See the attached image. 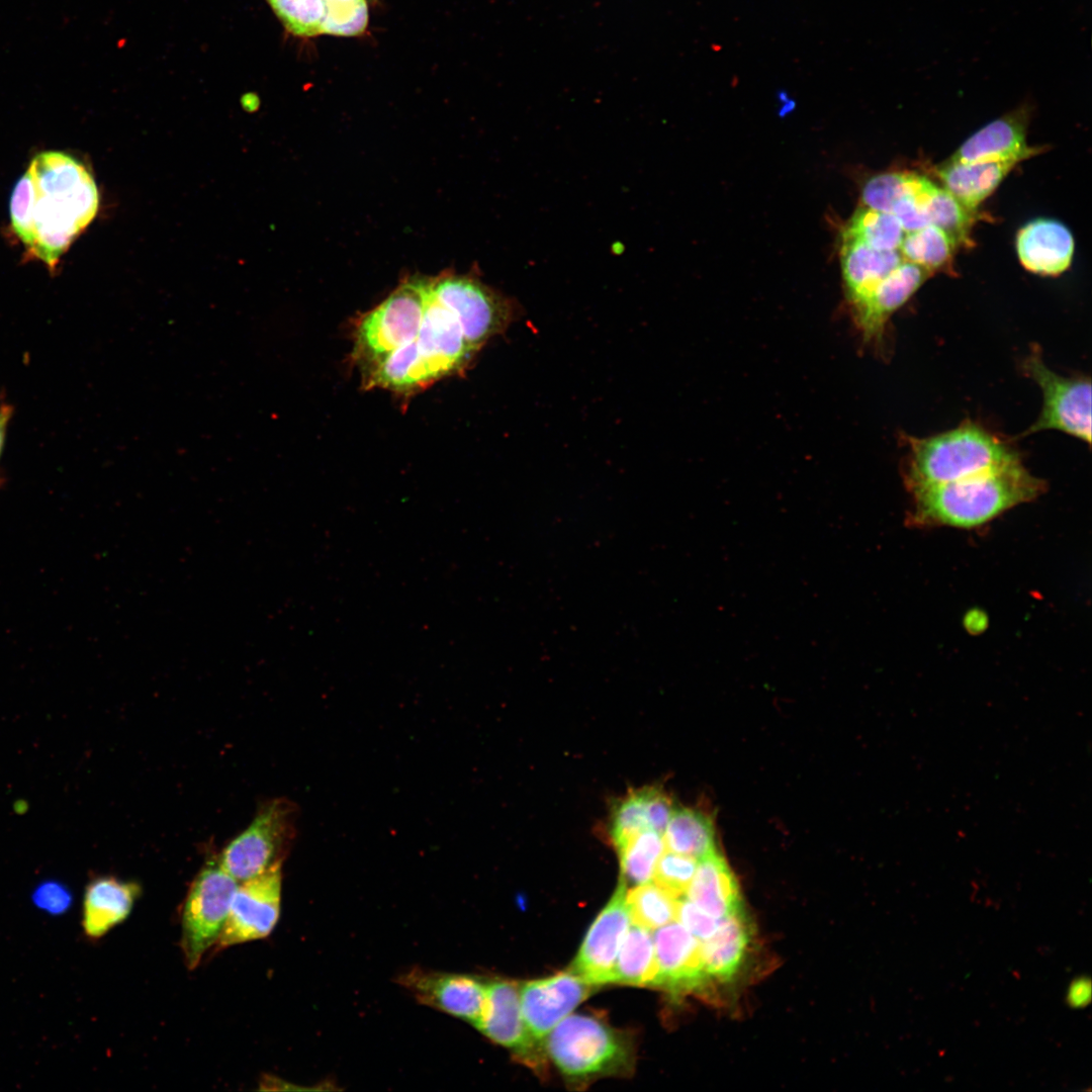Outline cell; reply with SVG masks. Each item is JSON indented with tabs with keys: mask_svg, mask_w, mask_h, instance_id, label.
I'll use <instances>...</instances> for the list:
<instances>
[{
	"mask_svg": "<svg viewBox=\"0 0 1092 1092\" xmlns=\"http://www.w3.org/2000/svg\"><path fill=\"white\" fill-rule=\"evenodd\" d=\"M28 170L36 192L30 250L53 268L96 215L98 192L87 169L61 152L36 155Z\"/></svg>",
	"mask_w": 1092,
	"mask_h": 1092,
	"instance_id": "cell-1",
	"label": "cell"
},
{
	"mask_svg": "<svg viewBox=\"0 0 1092 1092\" xmlns=\"http://www.w3.org/2000/svg\"><path fill=\"white\" fill-rule=\"evenodd\" d=\"M1043 487L1019 459L963 479L912 488L914 519L923 525L973 528L1035 498Z\"/></svg>",
	"mask_w": 1092,
	"mask_h": 1092,
	"instance_id": "cell-2",
	"label": "cell"
},
{
	"mask_svg": "<svg viewBox=\"0 0 1092 1092\" xmlns=\"http://www.w3.org/2000/svg\"><path fill=\"white\" fill-rule=\"evenodd\" d=\"M907 460L906 482L912 489L989 471L1019 456L994 434L967 423L934 436L909 438Z\"/></svg>",
	"mask_w": 1092,
	"mask_h": 1092,
	"instance_id": "cell-3",
	"label": "cell"
},
{
	"mask_svg": "<svg viewBox=\"0 0 1092 1092\" xmlns=\"http://www.w3.org/2000/svg\"><path fill=\"white\" fill-rule=\"evenodd\" d=\"M545 1053L569 1083L584 1085L600 1077L631 1071L633 1051L622 1032L602 1019L569 1014L549 1033Z\"/></svg>",
	"mask_w": 1092,
	"mask_h": 1092,
	"instance_id": "cell-4",
	"label": "cell"
},
{
	"mask_svg": "<svg viewBox=\"0 0 1092 1092\" xmlns=\"http://www.w3.org/2000/svg\"><path fill=\"white\" fill-rule=\"evenodd\" d=\"M429 278L411 277L358 323L354 358L369 371L394 350L414 342L419 334Z\"/></svg>",
	"mask_w": 1092,
	"mask_h": 1092,
	"instance_id": "cell-5",
	"label": "cell"
},
{
	"mask_svg": "<svg viewBox=\"0 0 1092 1092\" xmlns=\"http://www.w3.org/2000/svg\"><path fill=\"white\" fill-rule=\"evenodd\" d=\"M296 817L291 801L264 803L251 824L222 849L217 857L221 868L241 883L283 863L295 836Z\"/></svg>",
	"mask_w": 1092,
	"mask_h": 1092,
	"instance_id": "cell-6",
	"label": "cell"
},
{
	"mask_svg": "<svg viewBox=\"0 0 1092 1092\" xmlns=\"http://www.w3.org/2000/svg\"><path fill=\"white\" fill-rule=\"evenodd\" d=\"M239 883L211 857L194 878L181 915L180 945L189 970L215 945Z\"/></svg>",
	"mask_w": 1092,
	"mask_h": 1092,
	"instance_id": "cell-7",
	"label": "cell"
},
{
	"mask_svg": "<svg viewBox=\"0 0 1092 1092\" xmlns=\"http://www.w3.org/2000/svg\"><path fill=\"white\" fill-rule=\"evenodd\" d=\"M430 290L456 316L465 340L476 351L505 332L517 315L515 301L474 277L445 274L430 278Z\"/></svg>",
	"mask_w": 1092,
	"mask_h": 1092,
	"instance_id": "cell-8",
	"label": "cell"
},
{
	"mask_svg": "<svg viewBox=\"0 0 1092 1092\" xmlns=\"http://www.w3.org/2000/svg\"><path fill=\"white\" fill-rule=\"evenodd\" d=\"M1024 371L1040 387L1043 405L1026 434L1058 430L1091 443V382L1067 378L1052 371L1034 351L1023 363Z\"/></svg>",
	"mask_w": 1092,
	"mask_h": 1092,
	"instance_id": "cell-9",
	"label": "cell"
},
{
	"mask_svg": "<svg viewBox=\"0 0 1092 1092\" xmlns=\"http://www.w3.org/2000/svg\"><path fill=\"white\" fill-rule=\"evenodd\" d=\"M282 863L239 883L215 949L268 936L280 915Z\"/></svg>",
	"mask_w": 1092,
	"mask_h": 1092,
	"instance_id": "cell-10",
	"label": "cell"
},
{
	"mask_svg": "<svg viewBox=\"0 0 1092 1092\" xmlns=\"http://www.w3.org/2000/svg\"><path fill=\"white\" fill-rule=\"evenodd\" d=\"M475 1028L491 1041L510 1050L519 1062L535 1072L543 1074L546 1071L545 1050L526 1026L516 982L486 981L485 1007Z\"/></svg>",
	"mask_w": 1092,
	"mask_h": 1092,
	"instance_id": "cell-11",
	"label": "cell"
},
{
	"mask_svg": "<svg viewBox=\"0 0 1092 1092\" xmlns=\"http://www.w3.org/2000/svg\"><path fill=\"white\" fill-rule=\"evenodd\" d=\"M397 984L421 1004L470 1023H478L486 1002V981L477 977L412 968Z\"/></svg>",
	"mask_w": 1092,
	"mask_h": 1092,
	"instance_id": "cell-12",
	"label": "cell"
},
{
	"mask_svg": "<svg viewBox=\"0 0 1092 1092\" xmlns=\"http://www.w3.org/2000/svg\"><path fill=\"white\" fill-rule=\"evenodd\" d=\"M627 885L620 880L612 898L589 927L571 971L593 986L611 983L623 940L630 927Z\"/></svg>",
	"mask_w": 1092,
	"mask_h": 1092,
	"instance_id": "cell-13",
	"label": "cell"
},
{
	"mask_svg": "<svg viewBox=\"0 0 1092 1092\" xmlns=\"http://www.w3.org/2000/svg\"><path fill=\"white\" fill-rule=\"evenodd\" d=\"M595 987L572 971L528 981L520 987L521 1010L526 1026L538 1041L584 999Z\"/></svg>",
	"mask_w": 1092,
	"mask_h": 1092,
	"instance_id": "cell-14",
	"label": "cell"
},
{
	"mask_svg": "<svg viewBox=\"0 0 1092 1092\" xmlns=\"http://www.w3.org/2000/svg\"><path fill=\"white\" fill-rule=\"evenodd\" d=\"M414 342L434 381L461 370L476 353L456 316L432 294L430 278L422 325Z\"/></svg>",
	"mask_w": 1092,
	"mask_h": 1092,
	"instance_id": "cell-15",
	"label": "cell"
},
{
	"mask_svg": "<svg viewBox=\"0 0 1092 1092\" xmlns=\"http://www.w3.org/2000/svg\"><path fill=\"white\" fill-rule=\"evenodd\" d=\"M930 273L903 261L866 297L849 307L853 325L864 343L881 340L890 316L915 293Z\"/></svg>",
	"mask_w": 1092,
	"mask_h": 1092,
	"instance_id": "cell-16",
	"label": "cell"
},
{
	"mask_svg": "<svg viewBox=\"0 0 1092 1092\" xmlns=\"http://www.w3.org/2000/svg\"><path fill=\"white\" fill-rule=\"evenodd\" d=\"M657 976L653 987L680 993L701 987L704 971L701 940L679 922H669L654 932Z\"/></svg>",
	"mask_w": 1092,
	"mask_h": 1092,
	"instance_id": "cell-17",
	"label": "cell"
},
{
	"mask_svg": "<svg viewBox=\"0 0 1092 1092\" xmlns=\"http://www.w3.org/2000/svg\"><path fill=\"white\" fill-rule=\"evenodd\" d=\"M1028 104L991 121L969 138L946 161L947 163L972 162H1021L1037 153L1026 143Z\"/></svg>",
	"mask_w": 1092,
	"mask_h": 1092,
	"instance_id": "cell-18",
	"label": "cell"
},
{
	"mask_svg": "<svg viewBox=\"0 0 1092 1092\" xmlns=\"http://www.w3.org/2000/svg\"><path fill=\"white\" fill-rule=\"evenodd\" d=\"M141 886L111 875L91 879L84 890L81 927L90 940H98L123 922L141 896Z\"/></svg>",
	"mask_w": 1092,
	"mask_h": 1092,
	"instance_id": "cell-19",
	"label": "cell"
},
{
	"mask_svg": "<svg viewBox=\"0 0 1092 1092\" xmlns=\"http://www.w3.org/2000/svg\"><path fill=\"white\" fill-rule=\"evenodd\" d=\"M1016 249L1021 264L1039 275H1058L1068 269L1074 253L1071 232L1053 219H1035L1018 233Z\"/></svg>",
	"mask_w": 1092,
	"mask_h": 1092,
	"instance_id": "cell-20",
	"label": "cell"
},
{
	"mask_svg": "<svg viewBox=\"0 0 1092 1092\" xmlns=\"http://www.w3.org/2000/svg\"><path fill=\"white\" fill-rule=\"evenodd\" d=\"M841 244L842 278L849 308L904 260L899 251H879L843 233Z\"/></svg>",
	"mask_w": 1092,
	"mask_h": 1092,
	"instance_id": "cell-21",
	"label": "cell"
},
{
	"mask_svg": "<svg viewBox=\"0 0 1092 1092\" xmlns=\"http://www.w3.org/2000/svg\"><path fill=\"white\" fill-rule=\"evenodd\" d=\"M686 897L718 921L743 909L736 879L717 850L698 860Z\"/></svg>",
	"mask_w": 1092,
	"mask_h": 1092,
	"instance_id": "cell-22",
	"label": "cell"
},
{
	"mask_svg": "<svg viewBox=\"0 0 1092 1092\" xmlns=\"http://www.w3.org/2000/svg\"><path fill=\"white\" fill-rule=\"evenodd\" d=\"M750 938L751 929L743 909L719 920L715 932L701 941L707 979H733L744 963Z\"/></svg>",
	"mask_w": 1092,
	"mask_h": 1092,
	"instance_id": "cell-23",
	"label": "cell"
},
{
	"mask_svg": "<svg viewBox=\"0 0 1092 1092\" xmlns=\"http://www.w3.org/2000/svg\"><path fill=\"white\" fill-rule=\"evenodd\" d=\"M1018 164L1000 162H944L936 170L943 188L966 209L973 212Z\"/></svg>",
	"mask_w": 1092,
	"mask_h": 1092,
	"instance_id": "cell-24",
	"label": "cell"
},
{
	"mask_svg": "<svg viewBox=\"0 0 1092 1092\" xmlns=\"http://www.w3.org/2000/svg\"><path fill=\"white\" fill-rule=\"evenodd\" d=\"M653 936L650 930L633 924L621 945L611 983L654 986L657 976Z\"/></svg>",
	"mask_w": 1092,
	"mask_h": 1092,
	"instance_id": "cell-25",
	"label": "cell"
},
{
	"mask_svg": "<svg viewBox=\"0 0 1092 1092\" xmlns=\"http://www.w3.org/2000/svg\"><path fill=\"white\" fill-rule=\"evenodd\" d=\"M663 840L667 850L697 860L717 850L711 818L690 808L673 810Z\"/></svg>",
	"mask_w": 1092,
	"mask_h": 1092,
	"instance_id": "cell-26",
	"label": "cell"
},
{
	"mask_svg": "<svg viewBox=\"0 0 1092 1092\" xmlns=\"http://www.w3.org/2000/svg\"><path fill=\"white\" fill-rule=\"evenodd\" d=\"M619 855L622 881L633 886L651 882L658 859L665 851L663 836L642 830L615 847Z\"/></svg>",
	"mask_w": 1092,
	"mask_h": 1092,
	"instance_id": "cell-27",
	"label": "cell"
},
{
	"mask_svg": "<svg viewBox=\"0 0 1092 1092\" xmlns=\"http://www.w3.org/2000/svg\"><path fill=\"white\" fill-rule=\"evenodd\" d=\"M678 900L654 882L633 886L626 891L633 924L648 930H655L675 920Z\"/></svg>",
	"mask_w": 1092,
	"mask_h": 1092,
	"instance_id": "cell-28",
	"label": "cell"
},
{
	"mask_svg": "<svg viewBox=\"0 0 1092 1092\" xmlns=\"http://www.w3.org/2000/svg\"><path fill=\"white\" fill-rule=\"evenodd\" d=\"M873 249L898 251L905 232L890 212L859 206L842 231Z\"/></svg>",
	"mask_w": 1092,
	"mask_h": 1092,
	"instance_id": "cell-29",
	"label": "cell"
},
{
	"mask_svg": "<svg viewBox=\"0 0 1092 1092\" xmlns=\"http://www.w3.org/2000/svg\"><path fill=\"white\" fill-rule=\"evenodd\" d=\"M952 240L939 228L927 224L905 233L899 253L906 262L920 266L929 272L942 267L954 250Z\"/></svg>",
	"mask_w": 1092,
	"mask_h": 1092,
	"instance_id": "cell-30",
	"label": "cell"
},
{
	"mask_svg": "<svg viewBox=\"0 0 1092 1092\" xmlns=\"http://www.w3.org/2000/svg\"><path fill=\"white\" fill-rule=\"evenodd\" d=\"M922 202L929 224L941 229L954 245L965 240L971 226L972 212L948 191L931 182Z\"/></svg>",
	"mask_w": 1092,
	"mask_h": 1092,
	"instance_id": "cell-31",
	"label": "cell"
},
{
	"mask_svg": "<svg viewBox=\"0 0 1092 1092\" xmlns=\"http://www.w3.org/2000/svg\"><path fill=\"white\" fill-rule=\"evenodd\" d=\"M928 179L906 172H887L869 179L861 191V205L890 212L901 198L920 191Z\"/></svg>",
	"mask_w": 1092,
	"mask_h": 1092,
	"instance_id": "cell-32",
	"label": "cell"
},
{
	"mask_svg": "<svg viewBox=\"0 0 1092 1092\" xmlns=\"http://www.w3.org/2000/svg\"><path fill=\"white\" fill-rule=\"evenodd\" d=\"M285 28L297 36L321 33L326 0H267Z\"/></svg>",
	"mask_w": 1092,
	"mask_h": 1092,
	"instance_id": "cell-33",
	"label": "cell"
},
{
	"mask_svg": "<svg viewBox=\"0 0 1092 1092\" xmlns=\"http://www.w3.org/2000/svg\"><path fill=\"white\" fill-rule=\"evenodd\" d=\"M649 829L647 821V787L631 790L613 808L610 835L618 846L632 835Z\"/></svg>",
	"mask_w": 1092,
	"mask_h": 1092,
	"instance_id": "cell-34",
	"label": "cell"
},
{
	"mask_svg": "<svg viewBox=\"0 0 1092 1092\" xmlns=\"http://www.w3.org/2000/svg\"><path fill=\"white\" fill-rule=\"evenodd\" d=\"M368 23L366 0L326 1V14L321 33L354 36L361 34Z\"/></svg>",
	"mask_w": 1092,
	"mask_h": 1092,
	"instance_id": "cell-35",
	"label": "cell"
},
{
	"mask_svg": "<svg viewBox=\"0 0 1092 1092\" xmlns=\"http://www.w3.org/2000/svg\"><path fill=\"white\" fill-rule=\"evenodd\" d=\"M35 186L30 171L16 183L10 201L11 222L14 232L29 249L34 241Z\"/></svg>",
	"mask_w": 1092,
	"mask_h": 1092,
	"instance_id": "cell-36",
	"label": "cell"
},
{
	"mask_svg": "<svg viewBox=\"0 0 1092 1092\" xmlns=\"http://www.w3.org/2000/svg\"><path fill=\"white\" fill-rule=\"evenodd\" d=\"M698 860L670 850L664 851L657 861L652 880L675 898L686 896L693 880Z\"/></svg>",
	"mask_w": 1092,
	"mask_h": 1092,
	"instance_id": "cell-37",
	"label": "cell"
},
{
	"mask_svg": "<svg viewBox=\"0 0 1092 1092\" xmlns=\"http://www.w3.org/2000/svg\"><path fill=\"white\" fill-rule=\"evenodd\" d=\"M32 904L50 915H63L73 903L70 888L58 880H44L37 884L31 893Z\"/></svg>",
	"mask_w": 1092,
	"mask_h": 1092,
	"instance_id": "cell-38",
	"label": "cell"
},
{
	"mask_svg": "<svg viewBox=\"0 0 1092 1092\" xmlns=\"http://www.w3.org/2000/svg\"><path fill=\"white\" fill-rule=\"evenodd\" d=\"M675 920L701 941L710 937L719 923L686 896L678 900Z\"/></svg>",
	"mask_w": 1092,
	"mask_h": 1092,
	"instance_id": "cell-39",
	"label": "cell"
},
{
	"mask_svg": "<svg viewBox=\"0 0 1092 1092\" xmlns=\"http://www.w3.org/2000/svg\"><path fill=\"white\" fill-rule=\"evenodd\" d=\"M673 810L672 801L666 793L654 786L647 787V821L649 829L663 836Z\"/></svg>",
	"mask_w": 1092,
	"mask_h": 1092,
	"instance_id": "cell-40",
	"label": "cell"
},
{
	"mask_svg": "<svg viewBox=\"0 0 1092 1092\" xmlns=\"http://www.w3.org/2000/svg\"><path fill=\"white\" fill-rule=\"evenodd\" d=\"M1089 981L1085 979L1076 980L1069 989L1068 1002L1075 1007H1080L1086 1004L1089 1001Z\"/></svg>",
	"mask_w": 1092,
	"mask_h": 1092,
	"instance_id": "cell-41",
	"label": "cell"
},
{
	"mask_svg": "<svg viewBox=\"0 0 1092 1092\" xmlns=\"http://www.w3.org/2000/svg\"><path fill=\"white\" fill-rule=\"evenodd\" d=\"M11 410L6 404H0V455L4 444L7 424L9 422Z\"/></svg>",
	"mask_w": 1092,
	"mask_h": 1092,
	"instance_id": "cell-42",
	"label": "cell"
},
{
	"mask_svg": "<svg viewBox=\"0 0 1092 1092\" xmlns=\"http://www.w3.org/2000/svg\"><path fill=\"white\" fill-rule=\"evenodd\" d=\"M326 1H352V0H326Z\"/></svg>",
	"mask_w": 1092,
	"mask_h": 1092,
	"instance_id": "cell-43",
	"label": "cell"
}]
</instances>
